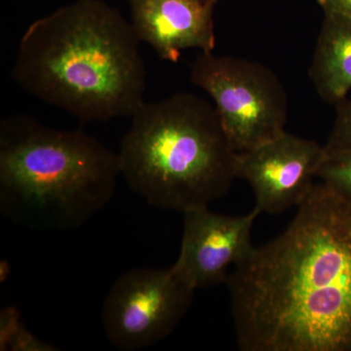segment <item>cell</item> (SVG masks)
<instances>
[{"instance_id":"obj_2","label":"cell","mask_w":351,"mask_h":351,"mask_svg":"<svg viewBox=\"0 0 351 351\" xmlns=\"http://www.w3.org/2000/svg\"><path fill=\"white\" fill-rule=\"evenodd\" d=\"M12 76L27 93L82 122L131 117L145 104L140 39L101 0H77L34 21Z\"/></svg>"},{"instance_id":"obj_12","label":"cell","mask_w":351,"mask_h":351,"mask_svg":"<svg viewBox=\"0 0 351 351\" xmlns=\"http://www.w3.org/2000/svg\"><path fill=\"white\" fill-rule=\"evenodd\" d=\"M327 151H351V100L339 103Z\"/></svg>"},{"instance_id":"obj_15","label":"cell","mask_w":351,"mask_h":351,"mask_svg":"<svg viewBox=\"0 0 351 351\" xmlns=\"http://www.w3.org/2000/svg\"><path fill=\"white\" fill-rule=\"evenodd\" d=\"M323 10L334 11L351 18V0H318Z\"/></svg>"},{"instance_id":"obj_7","label":"cell","mask_w":351,"mask_h":351,"mask_svg":"<svg viewBox=\"0 0 351 351\" xmlns=\"http://www.w3.org/2000/svg\"><path fill=\"white\" fill-rule=\"evenodd\" d=\"M326 156L325 145L284 132L239 154L237 179L250 184L261 213L281 215L306 199Z\"/></svg>"},{"instance_id":"obj_9","label":"cell","mask_w":351,"mask_h":351,"mask_svg":"<svg viewBox=\"0 0 351 351\" xmlns=\"http://www.w3.org/2000/svg\"><path fill=\"white\" fill-rule=\"evenodd\" d=\"M132 25L166 61L177 63L182 51L213 52V10L206 0H130Z\"/></svg>"},{"instance_id":"obj_17","label":"cell","mask_w":351,"mask_h":351,"mask_svg":"<svg viewBox=\"0 0 351 351\" xmlns=\"http://www.w3.org/2000/svg\"><path fill=\"white\" fill-rule=\"evenodd\" d=\"M206 1L213 2V3H216L217 0H206Z\"/></svg>"},{"instance_id":"obj_11","label":"cell","mask_w":351,"mask_h":351,"mask_svg":"<svg viewBox=\"0 0 351 351\" xmlns=\"http://www.w3.org/2000/svg\"><path fill=\"white\" fill-rule=\"evenodd\" d=\"M317 179L351 196V151H327Z\"/></svg>"},{"instance_id":"obj_14","label":"cell","mask_w":351,"mask_h":351,"mask_svg":"<svg viewBox=\"0 0 351 351\" xmlns=\"http://www.w3.org/2000/svg\"><path fill=\"white\" fill-rule=\"evenodd\" d=\"M8 350L15 351H55L56 346L49 345L45 341L36 339L31 332L24 326L20 328L17 334L11 339Z\"/></svg>"},{"instance_id":"obj_4","label":"cell","mask_w":351,"mask_h":351,"mask_svg":"<svg viewBox=\"0 0 351 351\" xmlns=\"http://www.w3.org/2000/svg\"><path fill=\"white\" fill-rule=\"evenodd\" d=\"M120 143V173L152 206L181 213L209 206L237 179L233 149L216 108L189 93L145 103Z\"/></svg>"},{"instance_id":"obj_3","label":"cell","mask_w":351,"mask_h":351,"mask_svg":"<svg viewBox=\"0 0 351 351\" xmlns=\"http://www.w3.org/2000/svg\"><path fill=\"white\" fill-rule=\"evenodd\" d=\"M120 175L119 154L85 132L25 115L0 123V212L16 225L75 230L107 206Z\"/></svg>"},{"instance_id":"obj_10","label":"cell","mask_w":351,"mask_h":351,"mask_svg":"<svg viewBox=\"0 0 351 351\" xmlns=\"http://www.w3.org/2000/svg\"><path fill=\"white\" fill-rule=\"evenodd\" d=\"M324 11L308 75L323 101L339 104L351 89V18Z\"/></svg>"},{"instance_id":"obj_6","label":"cell","mask_w":351,"mask_h":351,"mask_svg":"<svg viewBox=\"0 0 351 351\" xmlns=\"http://www.w3.org/2000/svg\"><path fill=\"white\" fill-rule=\"evenodd\" d=\"M195 292L171 267L128 270L112 284L101 308L108 341L122 351L156 345L181 323Z\"/></svg>"},{"instance_id":"obj_16","label":"cell","mask_w":351,"mask_h":351,"mask_svg":"<svg viewBox=\"0 0 351 351\" xmlns=\"http://www.w3.org/2000/svg\"><path fill=\"white\" fill-rule=\"evenodd\" d=\"M1 263H3L4 267L3 265H1V267H0V269H0V272H1V274H0V277H1L2 281H5L7 276H8L7 271H10V269H10V267H9L8 263H7L6 261H2Z\"/></svg>"},{"instance_id":"obj_5","label":"cell","mask_w":351,"mask_h":351,"mask_svg":"<svg viewBox=\"0 0 351 351\" xmlns=\"http://www.w3.org/2000/svg\"><path fill=\"white\" fill-rule=\"evenodd\" d=\"M191 82L213 99L223 131L237 154L286 132L287 94L265 64L201 52L191 64Z\"/></svg>"},{"instance_id":"obj_13","label":"cell","mask_w":351,"mask_h":351,"mask_svg":"<svg viewBox=\"0 0 351 351\" xmlns=\"http://www.w3.org/2000/svg\"><path fill=\"white\" fill-rule=\"evenodd\" d=\"M22 326L20 313L16 307L2 309L0 313V350H8L11 339Z\"/></svg>"},{"instance_id":"obj_1","label":"cell","mask_w":351,"mask_h":351,"mask_svg":"<svg viewBox=\"0 0 351 351\" xmlns=\"http://www.w3.org/2000/svg\"><path fill=\"white\" fill-rule=\"evenodd\" d=\"M242 351H351V196L314 184L226 281Z\"/></svg>"},{"instance_id":"obj_8","label":"cell","mask_w":351,"mask_h":351,"mask_svg":"<svg viewBox=\"0 0 351 351\" xmlns=\"http://www.w3.org/2000/svg\"><path fill=\"white\" fill-rule=\"evenodd\" d=\"M261 214L256 207L235 217L214 213L208 206L184 212L181 251L171 269L195 291L226 283L230 269L255 248L252 230Z\"/></svg>"}]
</instances>
